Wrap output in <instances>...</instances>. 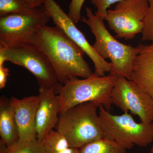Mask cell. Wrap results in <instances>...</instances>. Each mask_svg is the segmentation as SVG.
<instances>
[{
	"mask_svg": "<svg viewBox=\"0 0 153 153\" xmlns=\"http://www.w3.org/2000/svg\"><path fill=\"white\" fill-rule=\"evenodd\" d=\"M36 46L48 57L61 84L72 77L86 78L93 74L84 51L56 26L41 27Z\"/></svg>",
	"mask_w": 153,
	"mask_h": 153,
	"instance_id": "1",
	"label": "cell"
},
{
	"mask_svg": "<svg viewBox=\"0 0 153 153\" xmlns=\"http://www.w3.org/2000/svg\"><path fill=\"white\" fill-rule=\"evenodd\" d=\"M85 11L87 18L82 17L81 20L89 27L95 37V41L92 46L96 52L102 58H108L111 61L112 68L110 75L131 80V74L140 44L134 47L120 43L107 30L103 19L97 16L90 8H85Z\"/></svg>",
	"mask_w": 153,
	"mask_h": 153,
	"instance_id": "2",
	"label": "cell"
},
{
	"mask_svg": "<svg viewBox=\"0 0 153 153\" xmlns=\"http://www.w3.org/2000/svg\"><path fill=\"white\" fill-rule=\"evenodd\" d=\"M118 77L109 74L100 76L94 73L89 77L79 79L72 77L55 91L60 100V114L72 107L87 102H97L110 111L113 104L111 93Z\"/></svg>",
	"mask_w": 153,
	"mask_h": 153,
	"instance_id": "3",
	"label": "cell"
},
{
	"mask_svg": "<svg viewBox=\"0 0 153 153\" xmlns=\"http://www.w3.org/2000/svg\"><path fill=\"white\" fill-rule=\"evenodd\" d=\"M100 105L87 102L59 114L55 129L65 137L70 147L80 149L104 137L97 113Z\"/></svg>",
	"mask_w": 153,
	"mask_h": 153,
	"instance_id": "4",
	"label": "cell"
},
{
	"mask_svg": "<svg viewBox=\"0 0 153 153\" xmlns=\"http://www.w3.org/2000/svg\"><path fill=\"white\" fill-rule=\"evenodd\" d=\"M51 19L43 5L31 13L1 16L0 46L6 48L35 46L38 30Z\"/></svg>",
	"mask_w": 153,
	"mask_h": 153,
	"instance_id": "5",
	"label": "cell"
},
{
	"mask_svg": "<svg viewBox=\"0 0 153 153\" xmlns=\"http://www.w3.org/2000/svg\"><path fill=\"white\" fill-rule=\"evenodd\" d=\"M99 117L104 137L113 140L123 147L134 145L146 147L153 142V123H138L128 112L113 115L102 105L99 107Z\"/></svg>",
	"mask_w": 153,
	"mask_h": 153,
	"instance_id": "6",
	"label": "cell"
},
{
	"mask_svg": "<svg viewBox=\"0 0 153 153\" xmlns=\"http://www.w3.org/2000/svg\"><path fill=\"white\" fill-rule=\"evenodd\" d=\"M0 55L29 70L37 79L39 87L52 88L60 84L48 57L35 46L5 48L0 46Z\"/></svg>",
	"mask_w": 153,
	"mask_h": 153,
	"instance_id": "7",
	"label": "cell"
},
{
	"mask_svg": "<svg viewBox=\"0 0 153 153\" xmlns=\"http://www.w3.org/2000/svg\"><path fill=\"white\" fill-rule=\"evenodd\" d=\"M149 7L147 0H122L114 10H108L104 20L117 38L133 39L142 32Z\"/></svg>",
	"mask_w": 153,
	"mask_h": 153,
	"instance_id": "8",
	"label": "cell"
},
{
	"mask_svg": "<svg viewBox=\"0 0 153 153\" xmlns=\"http://www.w3.org/2000/svg\"><path fill=\"white\" fill-rule=\"evenodd\" d=\"M113 104L123 112L138 116L141 122L153 121V98L134 81L124 77L118 78L111 93Z\"/></svg>",
	"mask_w": 153,
	"mask_h": 153,
	"instance_id": "9",
	"label": "cell"
},
{
	"mask_svg": "<svg viewBox=\"0 0 153 153\" xmlns=\"http://www.w3.org/2000/svg\"><path fill=\"white\" fill-rule=\"evenodd\" d=\"M43 5L56 27L79 46L92 60L95 68L94 73L97 76H105L108 72L110 73L112 68L111 63L107 62L98 55L84 34L55 0H43Z\"/></svg>",
	"mask_w": 153,
	"mask_h": 153,
	"instance_id": "10",
	"label": "cell"
},
{
	"mask_svg": "<svg viewBox=\"0 0 153 153\" xmlns=\"http://www.w3.org/2000/svg\"><path fill=\"white\" fill-rule=\"evenodd\" d=\"M55 88L39 87L40 101L36 114V131L37 140L40 142L55 128L58 121L60 100Z\"/></svg>",
	"mask_w": 153,
	"mask_h": 153,
	"instance_id": "11",
	"label": "cell"
},
{
	"mask_svg": "<svg viewBox=\"0 0 153 153\" xmlns=\"http://www.w3.org/2000/svg\"><path fill=\"white\" fill-rule=\"evenodd\" d=\"M11 104L15 110V119L19 132L18 141H30L37 139L36 118L40 101L39 95L22 99L13 97Z\"/></svg>",
	"mask_w": 153,
	"mask_h": 153,
	"instance_id": "12",
	"label": "cell"
},
{
	"mask_svg": "<svg viewBox=\"0 0 153 153\" xmlns=\"http://www.w3.org/2000/svg\"><path fill=\"white\" fill-rule=\"evenodd\" d=\"M130 79L153 98V43L140 44Z\"/></svg>",
	"mask_w": 153,
	"mask_h": 153,
	"instance_id": "13",
	"label": "cell"
},
{
	"mask_svg": "<svg viewBox=\"0 0 153 153\" xmlns=\"http://www.w3.org/2000/svg\"><path fill=\"white\" fill-rule=\"evenodd\" d=\"M0 135L8 148L16 144L19 140L14 107L10 100L5 97L0 99Z\"/></svg>",
	"mask_w": 153,
	"mask_h": 153,
	"instance_id": "14",
	"label": "cell"
},
{
	"mask_svg": "<svg viewBox=\"0 0 153 153\" xmlns=\"http://www.w3.org/2000/svg\"><path fill=\"white\" fill-rule=\"evenodd\" d=\"M126 149L113 140L103 137L83 146L79 153H126Z\"/></svg>",
	"mask_w": 153,
	"mask_h": 153,
	"instance_id": "15",
	"label": "cell"
},
{
	"mask_svg": "<svg viewBox=\"0 0 153 153\" xmlns=\"http://www.w3.org/2000/svg\"><path fill=\"white\" fill-rule=\"evenodd\" d=\"M41 142L47 153H56L70 147L65 137L56 130L50 131Z\"/></svg>",
	"mask_w": 153,
	"mask_h": 153,
	"instance_id": "16",
	"label": "cell"
},
{
	"mask_svg": "<svg viewBox=\"0 0 153 153\" xmlns=\"http://www.w3.org/2000/svg\"><path fill=\"white\" fill-rule=\"evenodd\" d=\"M36 8L28 5L25 0H0V16L9 14L31 13Z\"/></svg>",
	"mask_w": 153,
	"mask_h": 153,
	"instance_id": "17",
	"label": "cell"
},
{
	"mask_svg": "<svg viewBox=\"0 0 153 153\" xmlns=\"http://www.w3.org/2000/svg\"><path fill=\"white\" fill-rule=\"evenodd\" d=\"M7 153H47L41 142L36 139L30 141H18L8 148Z\"/></svg>",
	"mask_w": 153,
	"mask_h": 153,
	"instance_id": "18",
	"label": "cell"
},
{
	"mask_svg": "<svg viewBox=\"0 0 153 153\" xmlns=\"http://www.w3.org/2000/svg\"><path fill=\"white\" fill-rule=\"evenodd\" d=\"M149 3V7L144 21L141 41H150L153 43V0Z\"/></svg>",
	"mask_w": 153,
	"mask_h": 153,
	"instance_id": "19",
	"label": "cell"
},
{
	"mask_svg": "<svg viewBox=\"0 0 153 153\" xmlns=\"http://www.w3.org/2000/svg\"><path fill=\"white\" fill-rule=\"evenodd\" d=\"M122 0H90L91 4L95 6L97 10L95 15L104 20L108 8L113 4L117 3Z\"/></svg>",
	"mask_w": 153,
	"mask_h": 153,
	"instance_id": "20",
	"label": "cell"
},
{
	"mask_svg": "<svg viewBox=\"0 0 153 153\" xmlns=\"http://www.w3.org/2000/svg\"><path fill=\"white\" fill-rule=\"evenodd\" d=\"M85 0H71L69 6L68 16L75 24L81 20V9Z\"/></svg>",
	"mask_w": 153,
	"mask_h": 153,
	"instance_id": "21",
	"label": "cell"
},
{
	"mask_svg": "<svg viewBox=\"0 0 153 153\" xmlns=\"http://www.w3.org/2000/svg\"><path fill=\"white\" fill-rule=\"evenodd\" d=\"M10 70L4 66H0V88H4L7 84Z\"/></svg>",
	"mask_w": 153,
	"mask_h": 153,
	"instance_id": "22",
	"label": "cell"
},
{
	"mask_svg": "<svg viewBox=\"0 0 153 153\" xmlns=\"http://www.w3.org/2000/svg\"><path fill=\"white\" fill-rule=\"evenodd\" d=\"M28 5L33 8H37L43 5V0H25Z\"/></svg>",
	"mask_w": 153,
	"mask_h": 153,
	"instance_id": "23",
	"label": "cell"
},
{
	"mask_svg": "<svg viewBox=\"0 0 153 153\" xmlns=\"http://www.w3.org/2000/svg\"><path fill=\"white\" fill-rule=\"evenodd\" d=\"M79 149L69 147L56 153H79Z\"/></svg>",
	"mask_w": 153,
	"mask_h": 153,
	"instance_id": "24",
	"label": "cell"
},
{
	"mask_svg": "<svg viewBox=\"0 0 153 153\" xmlns=\"http://www.w3.org/2000/svg\"><path fill=\"white\" fill-rule=\"evenodd\" d=\"M8 146L3 140H0V153H7Z\"/></svg>",
	"mask_w": 153,
	"mask_h": 153,
	"instance_id": "25",
	"label": "cell"
},
{
	"mask_svg": "<svg viewBox=\"0 0 153 153\" xmlns=\"http://www.w3.org/2000/svg\"><path fill=\"white\" fill-rule=\"evenodd\" d=\"M150 153H153V146L152 147V149H151Z\"/></svg>",
	"mask_w": 153,
	"mask_h": 153,
	"instance_id": "26",
	"label": "cell"
},
{
	"mask_svg": "<svg viewBox=\"0 0 153 153\" xmlns=\"http://www.w3.org/2000/svg\"><path fill=\"white\" fill-rule=\"evenodd\" d=\"M147 1H148L149 2L150 1H151V0H147Z\"/></svg>",
	"mask_w": 153,
	"mask_h": 153,
	"instance_id": "27",
	"label": "cell"
}]
</instances>
